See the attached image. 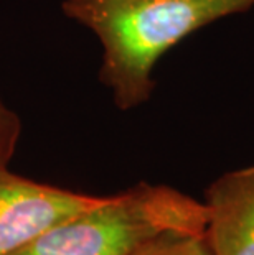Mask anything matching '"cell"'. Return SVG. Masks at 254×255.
<instances>
[{
  "instance_id": "1",
  "label": "cell",
  "mask_w": 254,
  "mask_h": 255,
  "mask_svg": "<svg viewBox=\"0 0 254 255\" xmlns=\"http://www.w3.org/2000/svg\"><path fill=\"white\" fill-rule=\"evenodd\" d=\"M63 13L99 38V79L119 109L145 104L157 61L195 31L245 13L254 0H64Z\"/></svg>"
},
{
  "instance_id": "2",
  "label": "cell",
  "mask_w": 254,
  "mask_h": 255,
  "mask_svg": "<svg viewBox=\"0 0 254 255\" xmlns=\"http://www.w3.org/2000/svg\"><path fill=\"white\" fill-rule=\"evenodd\" d=\"M207 221L203 201L167 184L139 183L10 255H132L169 232L205 234Z\"/></svg>"
},
{
  "instance_id": "3",
  "label": "cell",
  "mask_w": 254,
  "mask_h": 255,
  "mask_svg": "<svg viewBox=\"0 0 254 255\" xmlns=\"http://www.w3.org/2000/svg\"><path fill=\"white\" fill-rule=\"evenodd\" d=\"M106 196L74 193L0 170V255L20 251L46 232L96 208Z\"/></svg>"
},
{
  "instance_id": "4",
  "label": "cell",
  "mask_w": 254,
  "mask_h": 255,
  "mask_svg": "<svg viewBox=\"0 0 254 255\" xmlns=\"http://www.w3.org/2000/svg\"><path fill=\"white\" fill-rule=\"evenodd\" d=\"M203 203L212 255H254V165L218 176Z\"/></svg>"
},
{
  "instance_id": "5",
  "label": "cell",
  "mask_w": 254,
  "mask_h": 255,
  "mask_svg": "<svg viewBox=\"0 0 254 255\" xmlns=\"http://www.w3.org/2000/svg\"><path fill=\"white\" fill-rule=\"evenodd\" d=\"M132 255H212L205 234L169 232L144 244Z\"/></svg>"
},
{
  "instance_id": "6",
  "label": "cell",
  "mask_w": 254,
  "mask_h": 255,
  "mask_svg": "<svg viewBox=\"0 0 254 255\" xmlns=\"http://www.w3.org/2000/svg\"><path fill=\"white\" fill-rule=\"evenodd\" d=\"M21 135V122L17 112L5 104L0 96V170L12 161Z\"/></svg>"
}]
</instances>
